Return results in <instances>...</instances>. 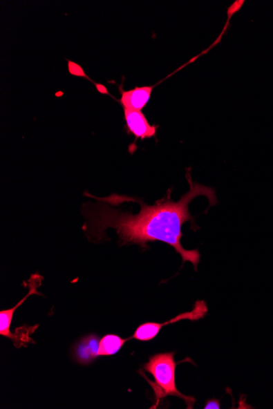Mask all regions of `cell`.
Here are the masks:
<instances>
[{
	"instance_id": "cell-1",
	"label": "cell",
	"mask_w": 273,
	"mask_h": 409,
	"mask_svg": "<svg viewBox=\"0 0 273 409\" xmlns=\"http://www.w3.org/2000/svg\"><path fill=\"white\" fill-rule=\"evenodd\" d=\"M189 191L178 202L167 197L156 201L153 205L144 204L136 198L111 194L105 198H93L97 203H87L83 206L85 222L83 230L89 240H102L106 229H115L122 245H140L145 248L149 242L160 241L171 247L181 256L182 263L189 262L198 269L200 260L198 250H187L181 242L183 224L194 218L190 214L189 204L198 196L208 198L209 206L217 204L216 192L207 187L191 181L187 173Z\"/></svg>"
},
{
	"instance_id": "cell-2",
	"label": "cell",
	"mask_w": 273,
	"mask_h": 409,
	"mask_svg": "<svg viewBox=\"0 0 273 409\" xmlns=\"http://www.w3.org/2000/svg\"><path fill=\"white\" fill-rule=\"evenodd\" d=\"M176 365L177 363L174 361V352L160 353L151 356L143 368L154 377V383L151 381H149V383L152 386L158 401L160 399L173 395V397L185 399L187 408H192L196 402L195 399L183 395L177 389Z\"/></svg>"
},
{
	"instance_id": "cell-3",
	"label": "cell",
	"mask_w": 273,
	"mask_h": 409,
	"mask_svg": "<svg viewBox=\"0 0 273 409\" xmlns=\"http://www.w3.org/2000/svg\"><path fill=\"white\" fill-rule=\"evenodd\" d=\"M208 313V307L205 301H196L194 309L189 312L178 314L176 318L164 323L147 322L137 327L129 340L135 339L140 341L153 340L163 327L172 325L181 321H196L203 318Z\"/></svg>"
},
{
	"instance_id": "cell-4",
	"label": "cell",
	"mask_w": 273,
	"mask_h": 409,
	"mask_svg": "<svg viewBox=\"0 0 273 409\" xmlns=\"http://www.w3.org/2000/svg\"><path fill=\"white\" fill-rule=\"evenodd\" d=\"M128 134L133 135L136 141L155 137L158 126L151 125L142 111L124 110Z\"/></svg>"
},
{
	"instance_id": "cell-5",
	"label": "cell",
	"mask_w": 273,
	"mask_h": 409,
	"mask_svg": "<svg viewBox=\"0 0 273 409\" xmlns=\"http://www.w3.org/2000/svg\"><path fill=\"white\" fill-rule=\"evenodd\" d=\"M154 86L136 87L133 89H120L122 98L119 102L124 110L141 111L149 102Z\"/></svg>"
},
{
	"instance_id": "cell-6",
	"label": "cell",
	"mask_w": 273,
	"mask_h": 409,
	"mask_svg": "<svg viewBox=\"0 0 273 409\" xmlns=\"http://www.w3.org/2000/svg\"><path fill=\"white\" fill-rule=\"evenodd\" d=\"M100 339L97 335L85 336L76 344L74 350L76 361L82 365H88L97 358Z\"/></svg>"
},
{
	"instance_id": "cell-7",
	"label": "cell",
	"mask_w": 273,
	"mask_h": 409,
	"mask_svg": "<svg viewBox=\"0 0 273 409\" xmlns=\"http://www.w3.org/2000/svg\"><path fill=\"white\" fill-rule=\"evenodd\" d=\"M37 286H34V283L31 282L29 294L26 295L25 298L21 301V302L17 303L15 307L6 310V311L0 312V335L12 339L17 348H19V340H17V336L15 334H12L10 331L13 314H15L16 310L19 308L26 299L28 298V296L33 294L42 295L37 291Z\"/></svg>"
},
{
	"instance_id": "cell-8",
	"label": "cell",
	"mask_w": 273,
	"mask_h": 409,
	"mask_svg": "<svg viewBox=\"0 0 273 409\" xmlns=\"http://www.w3.org/2000/svg\"><path fill=\"white\" fill-rule=\"evenodd\" d=\"M129 341V339H124L118 335L107 334L100 341L98 347L97 356H114L119 350L123 348L125 343Z\"/></svg>"
},
{
	"instance_id": "cell-9",
	"label": "cell",
	"mask_w": 273,
	"mask_h": 409,
	"mask_svg": "<svg viewBox=\"0 0 273 409\" xmlns=\"http://www.w3.org/2000/svg\"><path fill=\"white\" fill-rule=\"evenodd\" d=\"M68 71L71 75L77 76L80 78L88 79V75L85 73L84 69L77 63L73 61H68Z\"/></svg>"
},
{
	"instance_id": "cell-10",
	"label": "cell",
	"mask_w": 273,
	"mask_h": 409,
	"mask_svg": "<svg viewBox=\"0 0 273 409\" xmlns=\"http://www.w3.org/2000/svg\"><path fill=\"white\" fill-rule=\"evenodd\" d=\"M205 409H219L220 408V403L218 401V399H212V401H209L207 403V406L205 407Z\"/></svg>"
},
{
	"instance_id": "cell-11",
	"label": "cell",
	"mask_w": 273,
	"mask_h": 409,
	"mask_svg": "<svg viewBox=\"0 0 273 409\" xmlns=\"http://www.w3.org/2000/svg\"><path fill=\"white\" fill-rule=\"evenodd\" d=\"M95 87H96L97 91L100 92V93L106 94V95H109V90H107V88L104 86V85H102L101 84H95Z\"/></svg>"
}]
</instances>
